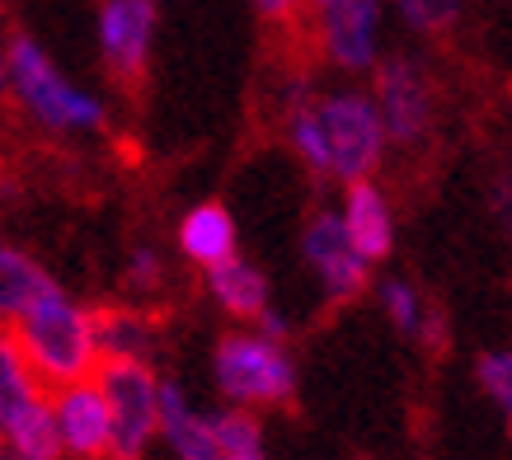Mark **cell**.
I'll list each match as a JSON object with an SVG mask.
<instances>
[{
    "instance_id": "obj_29",
    "label": "cell",
    "mask_w": 512,
    "mask_h": 460,
    "mask_svg": "<svg viewBox=\"0 0 512 460\" xmlns=\"http://www.w3.org/2000/svg\"><path fill=\"white\" fill-rule=\"evenodd\" d=\"M0 456H5V432H0Z\"/></svg>"
},
{
    "instance_id": "obj_31",
    "label": "cell",
    "mask_w": 512,
    "mask_h": 460,
    "mask_svg": "<svg viewBox=\"0 0 512 460\" xmlns=\"http://www.w3.org/2000/svg\"><path fill=\"white\" fill-rule=\"evenodd\" d=\"M306 5H311V0H306Z\"/></svg>"
},
{
    "instance_id": "obj_4",
    "label": "cell",
    "mask_w": 512,
    "mask_h": 460,
    "mask_svg": "<svg viewBox=\"0 0 512 460\" xmlns=\"http://www.w3.org/2000/svg\"><path fill=\"white\" fill-rule=\"evenodd\" d=\"M212 385L221 404H235V409H254V414L292 409L296 385H301L292 343H273L254 324H235L212 348Z\"/></svg>"
},
{
    "instance_id": "obj_15",
    "label": "cell",
    "mask_w": 512,
    "mask_h": 460,
    "mask_svg": "<svg viewBox=\"0 0 512 460\" xmlns=\"http://www.w3.org/2000/svg\"><path fill=\"white\" fill-rule=\"evenodd\" d=\"M202 287L212 296V306L235 324H254L264 310H273V282L254 259L235 254V259L217 263L202 273Z\"/></svg>"
},
{
    "instance_id": "obj_16",
    "label": "cell",
    "mask_w": 512,
    "mask_h": 460,
    "mask_svg": "<svg viewBox=\"0 0 512 460\" xmlns=\"http://www.w3.org/2000/svg\"><path fill=\"white\" fill-rule=\"evenodd\" d=\"M174 245L184 254L193 268H217V263L235 259L240 254V226H235V216L221 207V202H198V207H188L179 216V226H174Z\"/></svg>"
},
{
    "instance_id": "obj_14",
    "label": "cell",
    "mask_w": 512,
    "mask_h": 460,
    "mask_svg": "<svg viewBox=\"0 0 512 460\" xmlns=\"http://www.w3.org/2000/svg\"><path fill=\"white\" fill-rule=\"evenodd\" d=\"M160 442L174 460H221L212 409H198L179 376H160Z\"/></svg>"
},
{
    "instance_id": "obj_21",
    "label": "cell",
    "mask_w": 512,
    "mask_h": 460,
    "mask_svg": "<svg viewBox=\"0 0 512 460\" xmlns=\"http://www.w3.org/2000/svg\"><path fill=\"white\" fill-rule=\"evenodd\" d=\"M123 287L132 301H151L170 287V263L160 254L156 245H132L127 249V263H123Z\"/></svg>"
},
{
    "instance_id": "obj_18",
    "label": "cell",
    "mask_w": 512,
    "mask_h": 460,
    "mask_svg": "<svg viewBox=\"0 0 512 460\" xmlns=\"http://www.w3.org/2000/svg\"><path fill=\"white\" fill-rule=\"evenodd\" d=\"M0 432H5V451H15L24 460H66L57 414H52V395H38L33 404H24L19 414L0 423Z\"/></svg>"
},
{
    "instance_id": "obj_7",
    "label": "cell",
    "mask_w": 512,
    "mask_h": 460,
    "mask_svg": "<svg viewBox=\"0 0 512 460\" xmlns=\"http://www.w3.org/2000/svg\"><path fill=\"white\" fill-rule=\"evenodd\" d=\"M94 381L104 385L113 414L109 460H146L160 442V371L151 362H104Z\"/></svg>"
},
{
    "instance_id": "obj_17",
    "label": "cell",
    "mask_w": 512,
    "mask_h": 460,
    "mask_svg": "<svg viewBox=\"0 0 512 460\" xmlns=\"http://www.w3.org/2000/svg\"><path fill=\"white\" fill-rule=\"evenodd\" d=\"M52 287H57V277L29 249L0 245V329H15Z\"/></svg>"
},
{
    "instance_id": "obj_30",
    "label": "cell",
    "mask_w": 512,
    "mask_h": 460,
    "mask_svg": "<svg viewBox=\"0 0 512 460\" xmlns=\"http://www.w3.org/2000/svg\"><path fill=\"white\" fill-rule=\"evenodd\" d=\"M503 418H508V437H512V414H503Z\"/></svg>"
},
{
    "instance_id": "obj_2",
    "label": "cell",
    "mask_w": 512,
    "mask_h": 460,
    "mask_svg": "<svg viewBox=\"0 0 512 460\" xmlns=\"http://www.w3.org/2000/svg\"><path fill=\"white\" fill-rule=\"evenodd\" d=\"M10 38V99L19 113L47 137H94L109 127V104L99 94L80 90L71 76L57 71V62L43 52L33 33H5Z\"/></svg>"
},
{
    "instance_id": "obj_28",
    "label": "cell",
    "mask_w": 512,
    "mask_h": 460,
    "mask_svg": "<svg viewBox=\"0 0 512 460\" xmlns=\"http://www.w3.org/2000/svg\"><path fill=\"white\" fill-rule=\"evenodd\" d=\"M0 460H24V456H15V451H5V456H0Z\"/></svg>"
},
{
    "instance_id": "obj_10",
    "label": "cell",
    "mask_w": 512,
    "mask_h": 460,
    "mask_svg": "<svg viewBox=\"0 0 512 460\" xmlns=\"http://www.w3.org/2000/svg\"><path fill=\"white\" fill-rule=\"evenodd\" d=\"M47 395H52V414H57L66 460H109L113 414H109L104 385L90 376V381L62 385V390H47Z\"/></svg>"
},
{
    "instance_id": "obj_13",
    "label": "cell",
    "mask_w": 512,
    "mask_h": 460,
    "mask_svg": "<svg viewBox=\"0 0 512 460\" xmlns=\"http://www.w3.org/2000/svg\"><path fill=\"white\" fill-rule=\"evenodd\" d=\"M94 338H99L104 362H151L156 367L165 329H160L156 310H146L141 301H109V306H94Z\"/></svg>"
},
{
    "instance_id": "obj_12",
    "label": "cell",
    "mask_w": 512,
    "mask_h": 460,
    "mask_svg": "<svg viewBox=\"0 0 512 460\" xmlns=\"http://www.w3.org/2000/svg\"><path fill=\"white\" fill-rule=\"evenodd\" d=\"M339 216H343V226H348V235H353L357 254L372 263V268L395 254L400 216H395V202H390V193L381 188V179H362V184L343 188Z\"/></svg>"
},
{
    "instance_id": "obj_27",
    "label": "cell",
    "mask_w": 512,
    "mask_h": 460,
    "mask_svg": "<svg viewBox=\"0 0 512 460\" xmlns=\"http://www.w3.org/2000/svg\"><path fill=\"white\" fill-rule=\"evenodd\" d=\"M10 99V38H0V104Z\"/></svg>"
},
{
    "instance_id": "obj_20",
    "label": "cell",
    "mask_w": 512,
    "mask_h": 460,
    "mask_svg": "<svg viewBox=\"0 0 512 460\" xmlns=\"http://www.w3.org/2000/svg\"><path fill=\"white\" fill-rule=\"evenodd\" d=\"M212 432H217L221 460H268L264 423H259L254 409L221 404V409H212Z\"/></svg>"
},
{
    "instance_id": "obj_5",
    "label": "cell",
    "mask_w": 512,
    "mask_h": 460,
    "mask_svg": "<svg viewBox=\"0 0 512 460\" xmlns=\"http://www.w3.org/2000/svg\"><path fill=\"white\" fill-rule=\"evenodd\" d=\"M301 263L311 273L320 301L334 310L353 306L372 292V263L357 254L339 207H315L301 226Z\"/></svg>"
},
{
    "instance_id": "obj_11",
    "label": "cell",
    "mask_w": 512,
    "mask_h": 460,
    "mask_svg": "<svg viewBox=\"0 0 512 460\" xmlns=\"http://www.w3.org/2000/svg\"><path fill=\"white\" fill-rule=\"evenodd\" d=\"M376 306H381L390 329L400 338H409L419 353L442 357L451 348L447 310L437 306V301H428L419 282H409V277H400V273L381 277V282H376Z\"/></svg>"
},
{
    "instance_id": "obj_9",
    "label": "cell",
    "mask_w": 512,
    "mask_h": 460,
    "mask_svg": "<svg viewBox=\"0 0 512 460\" xmlns=\"http://www.w3.org/2000/svg\"><path fill=\"white\" fill-rule=\"evenodd\" d=\"M156 0H99L94 38H99V62L104 76L118 90L137 94L151 71V47H156Z\"/></svg>"
},
{
    "instance_id": "obj_8",
    "label": "cell",
    "mask_w": 512,
    "mask_h": 460,
    "mask_svg": "<svg viewBox=\"0 0 512 460\" xmlns=\"http://www.w3.org/2000/svg\"><path fill=\"white\" fill-rule=\"evenodd\" d=\"M306 24L315 52L343 76H367L381 62V0H311Z\"/></svg>"
},
{
    "instance_id": "obj_1",
    "label": "cell",
    "mask_w": 512,
    "mask_h": 460,
    "mask_svg": "<svg viewBox=\"0 0 512 460\" xmlns=\"http://www.w3.org/2000/svg\"><path fill=\"white\" fill-rule=\"evenodd\" d=\"M278 123L296 165L320 184H362L386 165L390 137L372 90H320L311 104L282 113Z\"/></svg>"
},
{
    "instance_id": "obj_25",
    "label": "cell",
    "mask_w": 512,
    "mask_h": 460,
    "mask_svg": "<svg viewBox=\"0 0 512 460\" xmlns=\"http://www.w3.org/2000/svg\"><path fill=\"white\" fill-rule=\"evenodd\" d=\"M254 10L264 24L273 29H296V24H306V0H254Z\"/></svg>"
},
{
    "instance_id": "obj_23",
    "label": "cell",
    "mask_w": 512,
    "mask_h": 460,
    "mask_svg": "<svg viewBox=\"0 0 512 460\" xmlns=\"http://www.w3.org/2000/svg\"><path fill=\"white\" fill-rule=\"evenodd\" d=\"M475 381H480L489 404L512 414V348H489L475 357Z\"/></svg>"
},
{
    "instance_id": "obj_19",
    "label": "cell",
    "mask_w": 512,
    "mask_h": 460,
    "mask_svg": "<svg viewBox=\"0 0 512 460\" xmlns=\"http://www.w3.org/2000/svg\"><path fill=\"white\" fill-rule=\"evenodd\" d=\"M38 395H47V390H43V381L33 376L15 329H0V423L10 414H19L24 404H33Z\"/></svg>"
},
{
    "instance_id": "obj_3",
    "label": "cell",
    "mask_w": 512,
    "mask_h": 460,
    "mask_svg": "<svg viewBox=\"0 0 512 460\" xmlns=\"http://www.w3.org/2000/svg\"><path fill=\"white\" fill-rule=\"evenodd\" d=\"M15 338L29 357L33 376L43 381V390L90 381L104 367L99 338H94V306L76 301L62 282L15 324Z\"/></svg>"
},
{
    "instance_id": "obj_6",
    "label": "cell",
    "mask_w": 512,
    "mask_h": 460,
    "mask_svg": "<svg viewBox=\"0 0 512 460\" xmlns=\"http://www.w3.org/2000/svg\"><path fill=\"white\" fill-rule=\"evenodd\" d=\"M372 99H376V108H381L390 146L419 151V146L433 141L437 94H433V76H428V66H423L419 57H409V52L381 57L372 71Z\"/></svg>"
},
{
    "instance_id": "obj_26",
    "label": "cell",
    "mask_w": 512,
    "mask_h": 460,
    "mask_svg": "<svg viewBox=\"0 0 512 460\" xmlns=\"http://www.w3.org/2000/svg\"><path fill=\"white\" fill-rule=\"evenodd\" d=\"M254 329L264 338H273V343H292V320H287L282 310H264V315L254 320Z\"/></svg>"
},
{
    "instance_id": "obj_22",
    "label": "cell",
    "mask_w": 512,
    "mask_h": 460,
    "mask_svg": "<svg viewBox=\"0 0 512 460\" xmlns=\"http://www.w3.org/2000/svg\"><path fill=\"white\" fill-rule=\"evenodd\" d=\"M395 10H400V19L414 33H423V38H442V33H451L456 24H461L466 0H395Z\"/></svg>"
},
{
    "instance_id": "obj_24",
    "label": "cell",
    "mask_w": 512,
    "mask_h": 460,
    "mask_svg": "<svg viewBox=\"0 0 512 460\" xmlns=\"http://www.w3.org/2000/svg\"><path fill=\"white\" fill-rule=\"evenodd\" d=\"M489 216H494V226L512 240V160L489 174Z\"/></svg>"
}]
</instances>
